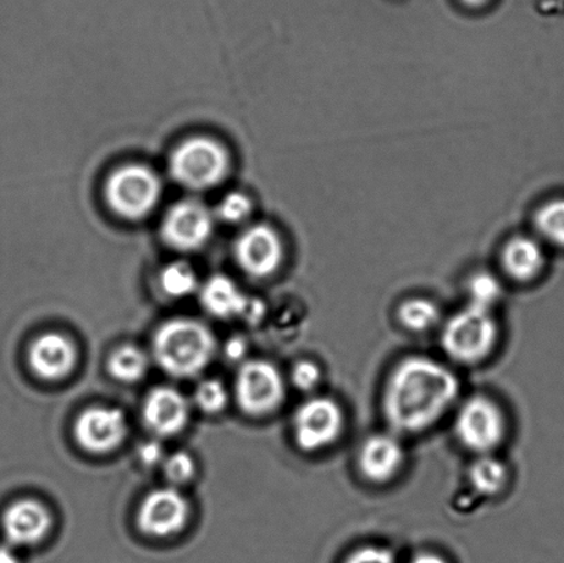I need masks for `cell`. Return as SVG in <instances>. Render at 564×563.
Instances as JSON below:
<instances>
[{
	"label": "cell",
	"mask_w": 564,
	"mask_h": 563,
	"mask_svg": "<svg viewBox=\"0 0 564 563\" xmlns=\"http://www.w3.org/2000/svg\"><path fill=\"white\" fill-rule=\"evenodd\" d=\"M460 396V380L444 364L424 356L398 362L387 379L381 408L392 433L427 432L447 415Z\"/></svg>",
	"instance_id": "cell-1"
},
{
	"label": "cell",
	"mask_w": 564,
	"mask_h": 563,
	"mask_svg": "<svg viewBox=\"0 0 564 563\" xmlns=\"http://www.w3.org/2000/svg\"><path fill=\"white\" fill-rule=\"evenodd\" d=\"M217 349L206 325L189 318H176L158 329L153 355L165 372L176 378H191L212 362Z\"/></svg>",
	"instance_id": "cell-2"
},
{
	"label": "cell",
	"mask_w": 564,
	"mask_h": 563,
	"mask_svg": "<svg viewBox=\"0 0 564 563\" xmlns=\"http://www.w3.org/2000/svg\"><path fill=\"white\" fill-rule=\"evenodd\" d=\"M499 323L491 311L468 305L447 320L442 329L441 345L453 361L477 366L499 345Z\"/></svg>",
	"instance_id": "cell-3"
},
{
	"label": "cell",
	"mask_w": 564,
	"mask_h": 563,
	"mask_svg": "<svg viewBox=\"0 0 564 563\" xmlns=\"http://www.w3.org/2000/svg\"><path fill=\"white\" fill-rule=\"evenodd\" d=\"M230 159L226 149L207 137L189 138L175 149L170 171L181 186L191 191H207L228 175Z\"/></svg>",
	"instance_id": "cell-4"
},
{
	"label": "cell",
	"mask_w": 564,
	"mask_h": 563,
	"mask_svg": "<svg viewBox=\"0 0 564 563\" xmlns=\"http://www.w3.org/2000/svg\"><path fill=\"white\" fill-rule=\"evenodd\" d=\"M507 429L505 411L488 396L469 397L456 413L458 443L479 456L494 454L505 443Z\"/></svg>",
	"instance_id": "cell-5"
},
{
	"label": "cell",
	"mask_w": 564,
	"mask_h": 563,
	"mask_svg": "<svg viewBox=\"0 0 564 563\" xmlns=\"http://www.w3.org/2000/svg\"><path fill=\"white\" fill-rule=\"evenodd\" d=\"M162 182L151 169L129 164L113 171L105 185L109 207L119 217L138 220L145 218L158 206Z\"/></svg>",
	"instance_id": "cell-6"
},
{
	"label": "cell",
	"mask_w": 564,
	"mask_h": 563,
	"mask_svg": "<svg viewBox=\"0 0 564 563\" xmlns=\"http://www.w3.org/2000/svg\"><path fill=\"white\" fill-rule=\"evenodd\" d=\"M346 416L339 402L330 397H313L297 408L293 416V437L307 454L328 450L345 432Z\"/></svg>",
	"instance_id": "cell-7"
},
{
	"label": "cell",
	"mask_w": 564,
	"mask_h": 563,
	"mask_svg": "<svg viewBox=\"0 0 564 563\" xmlns=\"http://www.w3.org/2000/svg\"><path fill=\"white\" fill-rule=\"evenodd\" d=\"M285 391V380L272 362L248 361L237 373V402L250 415L263 416L279 410Z\"/></svg>",
	"instance_id": "cell-8"
},
{
	"label": "cell",
	"mask_w": 564,
	"mask_h": 563,
	"mask_svg": "<svg viewBox=\"0 0 564 563\" xmlns=\"http://www.w3.org/2000/svg\"><path fill=\"white\" fill-rule=\"evenodd\" d=\"M236 258L252 278H270L285 261L284 240L272 226H251L236 242Z\"/></svg>",
	"instance_id": "cell-9"
},
{
	"label": "cell",
	"mask_w": 564,
	"mask_h": 563,
	"mask_svg": "<svg viewBox=\"0 0 564 563\" xmlns=\"http://www.w3.org/2000/svg\"><path fill=\"white\" fill-rule=\"evenodd\" d=\"M214 217L203 203L184 201L171 207L162 224V236L174 250L195 251L212 237Z\"/></svg>",
	"instance_id": "cell-10"
},
{
	"label": "cell",
	"mask_w": 564,
	"mask_h": 563,
	"mask_svg": "<svg viewBox=\"0 0 564 563\" xmlns=\"http://www.w3.org/2000/svg\"><path fill=\"white\" fill-rule=\"evenodd\" d=\"M191 507L184 495L174 488L153 490L138 511V526L152 538H169L185 528Z\"/></svg>",
	"instance_id": "cell-11"
},
{
	"label": "cell",
	"mask_w": 564,
	"mask_h": 563,
	"mask_svg": "<svg viewBox=\"0 0 564 563\" xmlns=\"http://www.w3.org/2000/svg\"><path fill=\"white\" fill-rule=\"evenodd\" d=\"M126 435V416L118 408H90L82 413L75 424L77 443L91 454H107L118 448Z\"/></svg>",
	"instance_id": "cell-12"
},
{
	"label": "cell",
	"mask_w": 564,
	"mask_h": 563,
	"mask_svg": "<svg viewBox=\"0 0 564 563\" xmlns=\"http://www.w3.org/2000/svg\"><path fill=\"white\" fill-rule=\"evenodd\" d=\"M405 457V450L397 434H373L364 441L358 451V470L367 481L383 485L401 473Z\"/></svg>",
	"instance_id": "cell-13"
},
{
	"label": "cell",
	"mask_w": 564,
	"mask_h": 563,
	"mask_svg": "<svg viewBox=\"0 0 564 563\" xmlns=\"http://www.w3.org/2000/svg\"><path fill=\"white\" fill-rule=\"evenodd\" d=\"M500 262L508 279L530 284L544 274L549 257L544 242L538 236L518 235L502 246Z\"/></svg>",
	"instance_id": "cell-14"
},
{
	"label": "cell",
	"mask_w": 564,
	"mask_h": 563,
	"mask_svg": "<svg viewBox=\"0 0 564 563\" xmlns=\"http://www.w3.org/2000/svg\"><path fill=\"white\" fill-rule=\"evenodd\" d=\"M189 413L185 396L173 388L152 390L143 405V421L160 437L181 433L189 422Z\"/></svg>",
	"instance_id": "cell-15"
},
{
	"label": "cell",
	"mask_w": 564,
	"mask_h": 563,
	"mask_svg": "<svg viewBox=\"0 0 564 563\" xmlns=\"http://www.w3.org/2000/svg\"><path fill=\"white\" fill-rule=\"evenodd\" d=\"M3 532L14 545H32L42 542L53 526V518L43 505L35 500H20L4 511Z\"/></svg>",
	"instance_id": "cell-16"
},
{
	"label": "cell",
	"mask_w": 564,
	"mask_h": 563,
	"mask_svg": "<svg viewBox=\"0 0 564 563\" xmlns=\"http://www.w3.org/2000/svg\"><path fill=\"white\" fill-rule=\"evenodd\" d=\"M77 360L76 347L59 334H44L31 345L28 361L39 378L58 380L74 371Z\"/></svg>",
	"instance_id": "cell-17"
},
{
	"label": "cell",
	"mask_w": 564,
	"mask_h": 563,
	"mask_svg": "<svg viewBox=\"0 0 564 563\" xmlns=\"http://www.w3.org/2000/svg\"><path fill=\"white\" fill-rule=\"evenodd\" d=\"M202 302L209 313L220 318L245 316L253 322L264 313L261 302L248 300L235 281L226 275H214L204 284Z\"/></svg>",
	"instance_id": "cell-18"
},
{
	"label": "cell",
	"mask_w": 564,
	"mask_h": 563,
	"mask_svg": "<svg viewBox=\"0 0 564 563\" xmlns=\"http://www.w3.org/2000/svg\"><path fill=\"white\" fill-rule=\"evenodd\" d=\"M468 478L479 495L494 498L507 488L510 474L505 463L494 455H480L469 467Z\"/></svg>",
	"instance_id": "cell-19"
},
{
	"label": "cell",
	"mask_w": 564,
	"mask_h": 563,
	"mask_svg": "<svg viewBox=\"0 0 564 563\" xmlns=\"http://www.w3.org/2000/svg\"><path fill=\"white\" fill-rule=\"evenodd\" d=\"M533 226L544 245L564 250V196L541 204L534 213Z\"/></svg>",
	"instance_id": "cell-20"
},
{
	"label": "cell",
	"mask_w": 564,
	"mask_h": 563,
	"mask_svg": "<svg viewBox=\"0 0 564 563\" xmlns=\"http://www.w3.org/2000/svg\"><path fill=\"white\" fill-rule=\"evenodd\" d=\"M398 322L411 333H425L441 322V311L429 297H409L398 307Z\"/></svg>",
	"instance_id": "cell-21"
},
{
	"label": "cell",
	"mask_w": 564,
	"mask_h": 563,
	"mask_svg": "<svg viewBox=\"0 0 564 563\" xmlns=\"http://www.w3.org/2000/svg\"><path fill=\"white\" fill-rule=\"evenodd\" d=\"M149 360L135 346H123L109 358L108 369L115 379L124 383H134L145 377Z\"/></svg>",
	"instance_id": "cell-22"
},
{
	"label": "cell",
	"mask_w": 564,
	"mask_h": 563,
	"mask_svg": "<svg viewBox=\"0 0 564 563\" xmlns=\"http://www.w3.org/2000/svg\"><path fill=\"white\" fill-rule=\"evenodd\" d=\"M468 305L491 311L502 296V284L495 273L488 270H478L468 279Z\"/></svg>",
	"instance_id": "cell-23"
},
{
	"label": "cell",
	"mask_w": 564,
	"mask_h": 563,
	"mask_svg": "<svg viewBox=\"0 0 564 563\" xmlns=\"http://www.w3.org/2000/svg\"><path fill=\"white\" fill-rule=\"evenodd\" d=\"M160 285L171 297H184L191 295L197 289L195 270L185 262L171 263L160 274Z\"/></svg>",
	"instance_id": "cell-24"
},
{
	"label": "cell",
	"mask_w": 564,
	"mask_h": 563,
	"mask_svg": "<svg viewBox=\"0 0 564 563\" xmlns=\"http://www.w3.org/2000/svg\"><path fill=\"white\" fill-rule=\"evenodd\" d=\"M195 400L206 413H218L228 405L229 394L223 382L215 379L204 380L196 389Z\"/></svg>",
	"instance_id": "cell-25"
},
{
	"label": "cell",
	"mask_w": 564,
	"mask_h": 563,
	"mask_svg": "<svg viewBox=\"0 0 564 563\" xmlns=\"http://www.w3.org/2000/svg\"><path fill=\"white\" fill-rule=\"evenodd\" d=\"M251 212L250 198L240 192L229 193L218 206L219 218L226 224H240L250 217Z\"/></svg>",
	"instance_id": "cell-26"
},
{
	"label": "cell",
	"mask_w": 564,
	"mask_h": 563,
	"mask_svg": "<svg viewBox=\"0 0 564 563\" xmlns=\"http://www.w3.org/2000/svg\"><path fill=\"white\" fill-rule=\"evenodd\" d=\"M164 473L171 483L176 485L185 484L195 477V461L186 452H176V454L171 455L164 462Z\"/></svg>",
	"instance_id": "cell-27"
},
{
	"label": "cell",
	"mask_w": 564,
	"mask_h": 563,
	"mask_svg": "<svg viewBox=\"0 0 564 563\" xmlns=\"http://www.w3.org/2000/svg\"><path fill=\"white\" fill-rule=\"evenodd\" d=\"M321 379H323V371H321V367L317 362L302 360L296 362L295 367L292 368V385L295 386L297 390L304 391V393L317 389Z\"/></svg>",
	"instance_id": "cell-28"
},
{
	"label": "cell",
	"mask_w": 564,
	"mask_h": 563,
	"mask_svg": "<svg viewBox=\"0 0 564 563\" xmlns=\"http://www.w3.org/2000/svg\"><path fill=\"white\" fill-rule=\"evenodd\" d=\"M343 563H397L390 550L378 545H365L352 551Z\"/></svg>",
	"instance_id": "cell-29"
},
{
	"label": "cell",
	"mask_w": 564,
	"mask_h": 563,
	"mask_svg": "<svg viewBox=\"0 0 564 563\" xmlns=\"http://www.w3.org/2000/svg\"><path fill=\"white\" fill-rule=\"evenodd\" d=\"M138 455H140L143 465L156 466L163 461L164 450L162 444L158 443V441H149V443L141 445Z\"/></svg>",
	"instance_id": "cell-30"
},
{
	"label": "cell",
	"mask_w": 564,
	"mask_h": 563,
	"mask_svg": "<svg viewBox=\"0 0 564 563\" xmlns=\"http://www.w3.org/2000/svg\"><path fill=\"white\" fill-rule=\"evenodd\" d=\"M247 355V342L242 338H234L225 346V356L230 361H241Z\"/></svg>",
	"instance_id": "cell-31"
},
{
	"label": "cell",
	"mask_w": 564,
	"mask_h": 563,
	"mask_svg": "<svg viewBox=\"0 0 564 563\" xmlns=\"http://www.w3.org/2000/svg\"><path fill=\"white\" fill-rule=\"evenodd\" d=\"M411 563H447V561L435 553H422L414 556Z\"/></svg>",
	"instance_id": "cell-32"
},
{
	"label": "cell",
	"mask_w": 564,
	"mask_h": 563,
	"mask_svg": "<svg viewBox=\"0 0 564 563\" xmlns=\"http://www.w3.org/2000/svg\"><path fill=\"white\" fill-rule=\"evenodd\" d=\"M0 563H19L14 551L10 548H0Z\"/></svg>",
	"instance_id": "cell-33"
},
{
	"label": "cell",
	"mask_w": 564,
	"mask_h": 563,
	"mask_svg": "<svg viewBox=\"0 0 564 563\" xmlns=\"http://www.w3.org/2000/svg\"><path fill=\"white\" fill-rule=\"evenodd\" d=\"M460 2L468 9H480L485 8V6L490 2V0H460Z\"/></svg>",
	"instance_id": "cell-34"
}]
</instances>
